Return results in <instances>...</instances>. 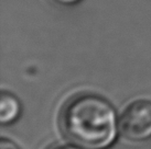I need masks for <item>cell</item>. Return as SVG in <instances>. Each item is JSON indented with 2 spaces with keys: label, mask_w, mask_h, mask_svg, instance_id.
I'll list each match as a JSON object with an SVG mask.
<instances>
[{
  "label": "cell",
  "mask_w": 151,
  "mask_h": 149,
  "mask_svg": "<svg viewBox=\"0 0 151 149\" xmlns=\"http://www.w3.org/2000/svg\"><path fill=\"white\" fill-rule=\"evenodd\" d=\"M50 149H85V148L72 143V144H62V145L53 146V147H51Z\"/></svg>",
  "instance_id": "cell-5"
},
{
  "label": "cell",
  "mask_w": 151,
  "mask_h": 149,
  "mask_svg": "<svg viewBox=\"0 0 151 149\" xmlns=\"http://www.w3.org/2000/svg\"><path fill=\"white\" fill-rule=\"evenodd\" d=\"M51 1L56 4H60V6H72V4L80 2L81 0H51Z\"/></svg>",
  "instance_id": "cell-6"
},
{
  "label": "cell",
  "mask_w": 151,
  "mask_h": 149,
  "mask_svg": "<svg viewBox=\"0 0 151 149\" xmlns=\"http://www.w3.org/2000/svg\"><path fill=\"white\" fill-rule=\"evenodd\" d=\"M0 149H20V147L10 139L2 138L0 140Z\"/></svg>",
  "instance_id": "cell-4"
},
{
  "label": "cell",
  "mask_w": 151,
  "mask_h": 149,
  "mask_svg": "<svg viewBox=\"0 0 151 149\" xmlns=\"http://www.w3.org/2000/svg\"><path fill=\"white\" fill-rule=\"evenodd\" d=\"M119 129L131 141H145L151 138V102L139 100L129 104L119 120Z\"/></svg>",
  "instance_id": "cell-2"
},
{
  "label": "cell",
  "mask_w": 151,
  "mask_h": 149,
  "mask_svg": "<svg viewBox=\"0 0 151 149\" xmlns=\"http://www.w3.org/2000/svg\"><path fill=\"white\" fill-rule=\"evenodd\" d=\"M22 108L20 101L9 92H2L0 96V122L1 124H12L20 117Z\"/></svg>",
  "instance_id": "cell-3"
},
{
  "label": "cell",
  "mask_w": 151,
  "mask_h": 149,
  "mask_svg": "<svg viewBox=\"0 0 151 149\" xmlns=\"http://www.w3.org/2000/svg\"><path fill=\"white\" fill-rule=\"evenodd\" d=\"M60 128L75 145L85 149H107L117 138L119 122L107 100L83 92L65 102L60 114Z\"/></svg>",
  "instance_id": "cell-1"
}]
</instances>
